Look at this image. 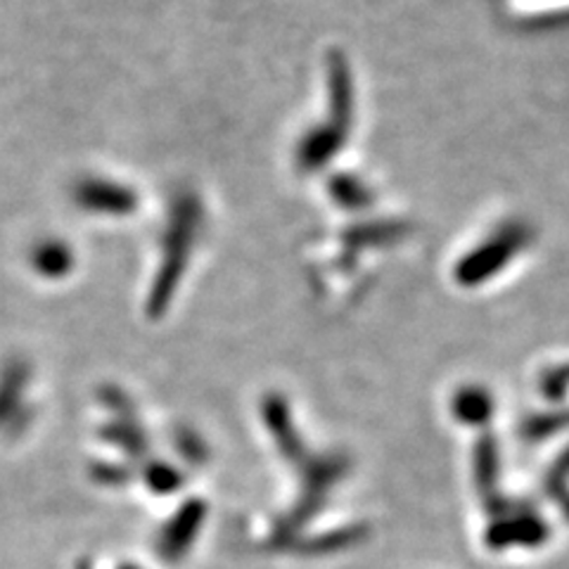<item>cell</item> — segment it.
<instances>
[{
    "label": "cell",
    "mask_w": 569,
    "mask_h": 569,
    "mask_svg": "<svg viewBox=\"0 0 569 569\" xmlns=\"http://www.w3.org/2000/svg\"><path fill=\"white\" fill-rule=\"evenodd\" d=\"M79 200L91 211H107V213L131 211V207L136 204V198L127 188H119L112 183H100V181L86 183L79 190Z\"/></svg>",
    "instance_id": "1"
},
{
    "label": "cell",
    "mask_w": 569,
    "mask_h": 569,
    "mask_svg": "<svg viewBox=\"0 0 569 569\" xmlns=\"http://www.w3.org/2000/svg\"><path fill=\"white\" fill-rule=\"evenodd\" d=\"M33 266L46 276H62L71 266V252L60 242H48L36 249Z\"/></svg>",
    "instance_id": "2"
}]
</instances>
